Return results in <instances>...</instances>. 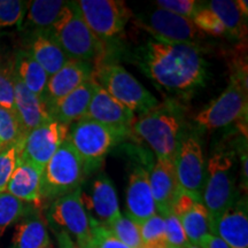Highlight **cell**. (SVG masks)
<instances>
[{"instance_id":"4316f807","label":"cell","mask_w":248,"mask_h":248,"mask_svg":"<svg viewBox=\"0 0 248 248\" xmlns=\"http://www.w3.org/2000/svg\"><path fill=\"white\" fill-rule=\"evenodd\" d=\"M188 243L199 246L200 241L210 233L209 215L202 201H195L178 216Z\"/></svg>"},{"instance_id":"1f68e13d","label":"cell","mask_w":248,"mask_h":248,"mask_svg":"<svg viewBox=\"0 0 248 248\" xmlns=\"http://www.w3.org/2000/svg\"><path fill=\"white\" fill-rule=\"evenodd\" d=\"M28 7L27 1L0 0V29L21 27Z\"/></svg>"},{"instance_id":"60d3db41","label":"cell","mask_w":248,"mask_h":248,"mask_svg":"<svg viewBox=\"0 0 248 248\" xmlns=\"http://www.w3.org/2000/svg\"><path fill=\"white\" fill-rule=\"evenodd\" d=\"M240 162H241V175H243V182H245V186L247 188L248 182V168H247V147L245 145L244 147L240 148Z\"/></svg>"},{"instance_id":"5b68a950","label":"cell","mask_w":248,"mask_h":248,"mask_svg":"<svg viewBox=\"0 0 248 248\" xmlns=\"http://www.w3.org/2000/svg\"><path fill=\"white\" fill-rule=\"evenodd\" d=\"M85 176L83 161L67 138L43 169L40 185L42 201L49 203L58 198L79 190Z\"/></svg>"},{"instance_id":"d4e9b609","label":"cell","mask_w":248,"mask_h":248,"mask_svg":"<svg viewBox=\"0 0 248 248\" xmlns=\"http://www.w3.org/2000/svg\"><path fill=\"white\" fill-rule=\"evenodd\" d=\"M27 52L45 70L48 77L54 75L69 61L53 37L47 32L32 33Z\"/></svg>"},{"instance_id":"7a4b0ae2","label":"cell","mask_w":248,"mask_h":248,"mask_svg":"<svg viewBox=\"0 0 248 248\" xmlns=\"http://www.w3.org/2000/svg\"><path fill=\"white\" fill-rule=\"evenodd\" d=\"M184 111L170 99L136 117L131 131L153 150L156 157L173 161L183 136Z\"/></svg>"},{"instance_id":"4fadbf2b","label":"cell","mask_w":248,"mask_h":248,"mask_svg":"<svg viewBox=\"0 0 248 248\" xmlns=\"http://www.w3.org/2000/svg\"><path fill=\"white\" fill-rule=\"evenodd\" d=\"M173 167L179 187L202 198L206 162L197 136L183 133L173 157Z\"/></svg>"},{"instance_id":"f35d334b","label":"cell","mask_w":248,"mask_h":248,"mask_svg":"<svg viewBox=\"0 0 248 248\" xmlns=\"http://www.w3.org/2000/svg\"><path fill=\"white\" fill-rule=\"evenodd\" d=\"M200 248H230L223 241L221 238L214 234H207L202 240L200 241Z\"/></svg>"},{"instance_id":"ba28073f","label":"cell","mask_w":248,"mask_h":248,"mask_svg":"<svg viewBox=\"0 0 248 248\" xmlns=\"http://www.w3.org/2000/svg\"><path fill=\"white\" fill-rule=\"evenodd\" d=\"M93 79L133 113H147L160 104L139 80L117 63H101L94 69Z\"/></svg>"},{"instance_id":"74e56055","label":"cell","mask_w":248,"mask_h":248,"mask_svg":"<svg viewBox=\"0 0 248 248\" xmlns=\"http://www.w3.org/2000/svg\"><path fill=\"white\" fill-rule=\"evenodd\" d=\"M155 4L156 7L191 20L201 6L200 2L195 0H157Z\"/></svg>"},{"instance_id":"277c9868","label":"cell","mask_w":248,"mask_h":248,"mask_svg":"<svg viewBox=\"0 0 248 248\" xmlns=\"http://www.w3.org/2000/svg\"><path fill=\"white\" fill-rule=\"evenodd\" d=\"M47 33L69 60L91 62L104 53V45L83 20L75 1H68L61 17Z\"/></svg>"},{"instance_id":"83f0119b","label":"cell","mask_w":248,"mask_h":248,"mask_svg":"<svg viewBox=\"0 0 248 248\" xmlns=\"http://www.w3.org/2000/svg\"><path fill=\"white\" fill-rule=\"evenodd\" d=\"M204 6L219 18L226 35L233 38H243L246 35V18L238 9L237 2L232 0H212Z\"/></svg>"},{"instance_id":"f546056e","label":"cell","mask_w":248,"mask_h":248,"mask_svg":"<svg viewBox=\"0 0 248 248\" xmlns=\"http://www.w3.org/2000/svg\"><path fill=\"white\" fill-rule=\"evenodd\" d=\"M120 241L130 248H142L138 224L126 215H121L106 226Z\"/></svg>"},{"instance_id":"b9f144b4","label":"cell","mask_w":248,"mask_h":248,"mask_svg":"<svg viewBox=\"0 0 248 248\" xmlns=\"http://www.w3.org/2000/svg\"><path fill=\"white\" fill-rule=\"evenodd\" d=\"M237 2V6H238V9H239V12L243 15L244 18H247L248 16V2L246 0H238Z\"/></svg>"},{"instance_id":"9a60e30c","label":"cell","mask_w":248,"mask_h":248,"mask_svg":"<svg viewBox=\"0 0 248 248\" xmlns=\"http://www.w3.org/2000/svg\"><path fill=\"white\" fill-rule=\"evenodd\" d=\"M157 214L150 185V171L137 166L129 176L126 188V216L137 224Z\"/></svg>"},{"instance_id":"5bb4252c","label":"cell","mask_w":248,"mask_h":248,"mask_svg":"<svg viewBox=\"0 0 248 248\" xmlns=\"http://www.w3.org/2000/svg\"><path fill=\"white\" fill-rule=\"evenodd\" d=\"M84 119L95 121L128 135L131 132L136 114L114 99L95 82L94 92Z\"/></svg>"},{"instance_id":"8d00e7d4","label":"cell","mask_w":248,"mask_h":248,"mask_svg":"<svg viewBox=\"0 0 248 248\" xmlns=\"http://www.w3.org/2000/svg\"><path fill=\"white\" fill-rule=\"evenodd\" d=\"M0 107L15 114L14 82L12 66L0 64Z\"/></svg>"},{"instance_id":"7402d4cb","label":"cell","mask_w":248,"mask_h":248,"mask_svg":"<svg viewBox=\"0 0 248 248\" xmlns=\"http://www.w3.org/2000/svg\"><path fill=\"white\" fill-rule=\"evenodd\" d=\"M52 247L47 223L35 210H29L15 224L13 237L8 248H47Z\"/></svg>"},{"instance_id":"f1b7e54d","label":"cell","mask_w":248,"mask_h":248,"mask_svg":"<svg viewBox=\"0 0 248 248\" xmlns=\"http://www.w3.org/2000/svg\"><path fill=\"white\" fill-rule=\"evenodd\" d=\"M27 203L7 192L0 193V239L11 225L16 224L29 212Z\"/></svg>"},{"instance_id":"cb8c5ba5","label":"cell","mask_w":248,"mask_h":248,"mask_svg":"<svg viewBox=\"0 0 248 248\" xmlns=\"http://www.w3.org/2000/svg\"><path fill=\"white\" fill-rule=\"evenodd\" d=\"M67 4L68 1L62 0H35L28 2L21 27L32 33L49 32L61 17Z\"/></svg>"},{"instance_id":"ffe728a7","label":"cell","mask_w":248,"mask_h":248,"mask_svg":"<svg viewBox=\"0 0 248 248\" xmlns=\"http://www.w3.org/2000/svg\"><path fill=\"white\" fill-rule=\"evenodd\" d=\"M42 172L43 170L33 164L17 159L16 167L12 173L6 192L24 203L40 207L43 203L40 197Z\"/></svg>"},{"instance_id":"9c48e42d","label":"cell","mask_w":248,"mask_h":248,"mask_svg":"<svg viewBox=\"0 0 248 248\" xmlns=\"http://www.w3.org/2000/svg\"><path fill=\"white\" fill-rule=\"evenodd\" d=\"M45 216L52 230L64 231L79 248H91L90 215L83 202L80 188L51 201Z\"/></svg>"},{"instance_id":"8992f818","label":"cell","mask_w":248,"mask_h":248,"mask_svg":"<svg viewBox=\"0 0 248 248\" xmlns=\"http://www.w3.org/2000/svg\"><path fill=\"white\" fill-rule=\"evenodd\" d=\"M247 70H234L229 85L215 100L194 116L198 125L217 130L247 120Z\"/></svg>"},{"instance_id":"d6a6232c","label":"cell","mask_w":248,"mask_h":248,"mask_svg":"<svg viewBox=\"0 0 248 248\" xmlns=\"http://www.w3.org/2000/svg\"><path fill=\"white\" fill-rule=\"evenodd\" d=\"M192 22L201 32H206L214 36H225V29L219 18L208 7L201 5L197 13L192 17Z\"/></svg>"},{"instance_id":"484cf974","label":"cell","mask_w":248,"mask_h":248,"mask_svg":"<svg viewBox=\"0 0 248 248\" xmlns=\"http://www.w3.org/2000/svg\"><path fill=\"white\" fill-rule=\"evenodd\" d=\"M12 69L17 79L29 91L35 93L39 98H44L48 75L26 49L16 52Z\"/></svg>"},{"instance_id":"836d02e7","label":"cell","mask_w":248,"mask_h":248,"mask_svg":"<svg viewBox=\"0 0 248 248\" xmlns=\"http://www.w3.org/2000/svg\"><path fill=\"white\" fill-rule=\"evenodd\" d=\"M164 221V231H166V240L169 246L176 248H185L188 245V240L183 229L182 223L172 210L161 215Z\"/></svg>"},{"instance_id":"ab89813d","label":"cell","mask_w":248,"mask_h":248,"mask_svg":"<svg viewBox=\"0 0 248 248\" xmlns=\"http://www.w3.org/2000/svg\"><path fill=\"white\" fill-rule=\"evenodd\" d=\"M57 239L58 248H79L64 231H53Z\"/></svg>"},{"instance_id":"ac0fdd59","label":"cell","mask_w":248,"mask_h":248,"mask_svg":"<svg viewBox=\"0 0 248 248\" xmlns=\"http://www.w3.org/2000/svg\"><path fill=\"white\" fill-rule=\"evenodd\" d=\"M210 234L217 235L230 248H248L247 199L239 198L214 225Z\"/></svg>"},{"instance_id":"4dcf8cb0","label":"cell","mask_w":248,"mask_h":248,"mask_svg":"<svg viewBox=\"0 0 248 248\" xmlns=\"http://www.w3.org/2000/svg\"><path fill=\"white\" fill-rule=\"evenodd\" d=\"M23 137L16 115L0 107V151L17 144Z\"/></svg>"},{"instance_id":"44dd1931","label":"cell","mask_w":248,"mask_h":248,"mask_svg":"<svg viewBox=\"0 0 248 248\" xmlns=\"http://www.w3.org/2000/svg\"><path fill=\"white\" fill-rule=\"evenodd\" d=\"M94 88L95 80L91 79L66 97L47 106L52 120L70 126V124L84 119L93 92H94Z\"/></svg>"},{"instance_id":"d6986e66","label":"cell","mask_w":248,"mask_h":248,"mask_svg":"<svg viewBox=\"0 0 248 248\" xmlns=\"http://www.w3.org/2000/svg\"><path fill=\"white\" fill-rule=\"evenodd\" d=\"M150 185L157 214L163 215L171 210L172 201L179 190L173 161L156 157L150 171Z\"/></svg>"},{"instance_id":"603a6c76","label":"cell","mask_w":248,"mask_h":248,"mask_svg":"<svg viewBox=\"0 0 248 248\" xmlns=\"http://www.w3.org/2000/svg\"><path fill=\"white\" fill-rule=\"evenodd\" d=\"M88 203L97 216L95 221L105 226L109 225L121 215L116 188L105 173L99 175L93 182L91 197L88 199Z\"/></svg>"},{"instance_id":"f6af8a7d","label":"cell","mask_w":248,"mask_h":248,"mask_svg":"<svg viewBox=\"0 0 248 248\" xmlns=\"http://www.w3.org/2000/svg\"><path fill=\"white\" fill-rule=\"evenodd\" d=\"M47 248H54V247H53V246H52V247H47Z\"/></svg>"},{"instance_id":"52a82bcc","label":"cell","mask_w":248,"mask_h":248,"mask_svg":"<svg viewBox=\"0 0 248 248\" xmlns=\"http://www.w3.org/2000/svg\"><path fill=\"white\" fill-rule=\"evenodd\" d=\"M125 136V133L95 121L82 119L71 124L68 140L83 161L88 175L101 166L105 156Z\"/></svg>"},{"instance_id":"8fae6325","label":"cell","mask_w":248,"mask_h":248,"mask_svg":"<svg viewBox=\"0 0 248 248\" xmlns=\"http://www.w3.org/2000/svg\"><path fill=\"white\" fill-rule=\"evenodd\" d=\"M69 125L52 120L27 133L21 141L18 159L44 169L69 136Z\"/></svg>"},{"instance_id":"ee69618b","label":"cell","mask_w":248,"mask_h":248,"mask_svg":"<svg viewBox=\"0 0 248 248\" xmlns=\"http://www.w3.org/2000/svg\"><path fill=\"white\" fill-rule=\"evenodd\" d=\"M167 248H176V247H172V246H169V245H168V246H167Z\"/></svg>"},{"instance_id":"7bdbcfd3","label":"cell","mask_w":248,"mask_h":248,"mask_svg":"<svg viewBox=\"0 0 248 248\" xmlns=\"http://www.w3.org/2000/svg\"><path fill=\"white\" fill-rule=\"evenodd\" d=\"M185 248H200V247H198V246H195V245H192V244L188 243V245Z\"/></svg>"},{"instance_id":"3957f363","label":"cell","mask_w":248,"mask_h":248,"mask_svg":"<svg viewBox=\"0 0 248 248\" xmlns=\"http://www.w3.org/2000/svg\"><path fill=\"white\" fill-rule=\"evenodd\" d=\"M234 160V151L217 148L206 166L202 202L209 215L210 233L219 217L239 199V192L235 187Z\"/></svg>"},{"instance_id":"e575fe53","label":"cell","mask_w":248,"mask_h":248,"mask_svg":"<svg viewBox=\"0 0 248 248\" xmlns=\"http://www.w3.org/2000/svg\"><path fill=\"white\" fill-rule=\"evenodd\" d=\"M21 141L0 151V193L6 191L12 173L16 167Z\"/></svg>"},{"instance_id":"e0dca14e","label":"cell","mask_w":248,"mask_h":248,"mask_svg":"<svg viewBox=\"0 0 248 248\" xmlns=\"http://www.w3.org/2000/svg\"><path fill=\"white\" fill-rule=\"evenodd\" d=\"M13 70V69H12ZM15 115L17 117L23 136L52 121L45 101L29 91L13 73Z\"/></svg>"},{"instance_id":"2e32d148","label":"cell","mask_w":248,"mask_h":248,"mask_svg":"<svg viewBox=\"0 0 248 248\" xmlns=\"http://www.w3.org/2000/svg\"><path fill=\"white\" fill-rule=\"evenodd\" d=\"M93 73L94 69L91 62L68 61L54 75L48 77L45 94L43 98L46 106L54 104L75 91L80 85L93 79Z\"/></svg>"},{"instance_id":"7c38bea8","label":"cell","mask_w":248,"mask_h":248,"mask_svg":"<svg viewBox=\"0 0 248 248\" xmlns=\"http://www.w3.org/2000/svg\"><path fill=\"white\" fill-rule=\"evenodd\" d=\"M138 24L154 37V40L173 44L198 45L202 32L194 26L191 18H186L159 7L152 9Z\"/></svg>"},{"instance_id":"d590c367","label":"cell","mask_w":248,"mask_h":248,"mask_svg":"<svg viewBox=\"0 0 248 248\" xmlns=\"http://www.w3.org/2000/svg\"><path fill=\"white\" fill-rule=\"evenodd\" d=\"M91 225V248H130L120 241L105 225L90 216Z\"/></svg>"},{"instance_id":"30bf717a","label":"cell","mask_w":248,"mask_h":248,"mask_svg":"<svg viewBox=\"0 0 248 248\" xmlns=\"http://www.w3.org/2000/svg\"><path fill=\"white\" fill-rule=\"evenodd\" d=\"M83 20L102 43L123 32L132 12L121 0H78L75 1Z\"/></svg>"},{"instance_id":"6da1fadb","label":"cell","mask_w":248,"mask_h":248,"mask_svg":"<svg viewBox=\"0 0 248 248\" xmlns=\"http://www.w3.org/2000/svg\"><path fill=\"white\" fill-rule=\"evenodd\" d=\"M139 67L159 88L188 94L206 84V62L198 45L151 39L137 52Z\"/></svg>"}]
</instances>
